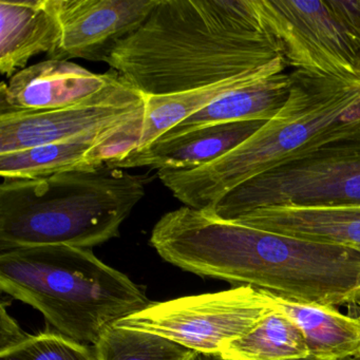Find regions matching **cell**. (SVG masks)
Masks as SVG:
<instances>
[{"label": "cell", "instance_id": "6da1fadb", "mask_svg": "<svg viewBox=\"0 0 360 360\" xmlns=\"http://www.w3.org/2000/svg\"><path fill=\"white\" fill-rule=\"evenodd\" d=\"M150 244L183 271L292 302L337 307L360 298V248L254 229L188 206L164 214Z\"/></svg>", "mask_w": 360, "mask_h": 360}, {"label": "cell", "instance_id": "7a4b0ae2", "mask_svg": "<svg viewBox=\"0 0 360 360\" xmlns=\"http://www.w3.org/2000/svg\"><path fill=\"white\" fill-rule=\"evenodd\" d=\"M254 0H159L105 63L146 96L216 85L283 60Z\"/></svg>", "mask_w": 360, "mask_h": 360}, {"label": "cell", "instance_id": "3957f363", "mask_svg": "<svg viewBox=\"0 0 360 360\" xmlns=\"http://www.w3.org/2000/svg\"><path fill=\"white\" fill-rule=\"evenodd\" d=\"M360 139V81L294 70L281 110L216 161L158 176L185 206L203 210L240 185L333 143Z\"/></svg>", "mask_w": 360, "mask_h": 360}, {"label": "cell", "instance_id": "277c9868", "mask_svg": "<svg viewBox=\"0 0 360 360\" xmlns=\"http://www.w3.org/2000/svg\"><path fill=\"white\" fill-rule=\"evenodd\" d=\"M148 176L119 168L75 170L0 185V250L91 248L119 237Z\"/></svg>", "mask_w": 360, "mask_h": 360}, {"label": "cell", "instance_id": "5b68a950", "mask_svg": "<svg viewBox=\"0 0 360 360\" xmlns=\"http://www.w3.org/2000/svg\"><path fill=\"white\" fill-rule=\"evenodd\" d=\"M0 288L41 311L60 334L91 347L107 328L153 302L90 248L69 245L1 252Z\"/></svg>", "mask_w": 360, "mask_h": 360}, {"label": "cell", "instance_id": "8992f818", "mask_svg": "<svg viewBox=\"0 0 360 360\" xmlns=\"http://www.w3.org/2000/svg\"><path fill=\"white\" fill-rule=\"evenodd\" d=\"M360 205V139L333 143L255 176L206 210L233 221L265 207Z\"/></svg>", "mask_w": 360, "mask_h": 360}, {"label": "cell", "instance_id": "52a82bcc", "mask_svg": "<svg viewBox=\"0 0 360 360\" xmlns=\"http://www.w3.org/2000/svg\"><path fill=\"white\" fill-rule=\"evenodd\" d=\"M276 309V299L252 286L151 302L115 326L151 333L197 353H221Z\"/></svg>", "mask_w": 360, "mask_h": 360}, {"label": "cell", "instance_id": "ba28073f", "mask_svg": "<svg viewBox=\"0 0 360 360\" xmlns=\"http://www.w3.org/2000/svg\"><path fill=\"white\" fill-rule=\"evenodd\" d=\"M265 30L279 43L288 67L360 81V41L328 1L254 0Z\"/></svg>", "mask_w": 360, "mask_h": 360}, {"label": "cell", "instance_id": "9c48e42d", "mask_svg": "<svg viewBox=\"0 0 360 360\" xmlns=\"http://www.w3.org/2000/svg\"><path fill=\"white\" fill-rule=\"evenodd\" d=\"M145 106L146 96L117 77L87 100L64 108L0 112V155L144 119Z\"/></svg>", "mask_w": 360, "mask_h": 360}, {"label": "cell", "instance_id": "30bf717a", "mask_svg": "<svg viewBox=\"0 0 360 360\" xmlns=\"http://www.w3.org/2000/svg\"><path fill=\"white\" fill-rule=\"evenodd\" d=\"M143 121L144 119L0 155V174L4 180H13L109 167L138 148Z\"/></svg>", "mask_w": 360, "mask_h": 360}, {"label": "cell", "instance_id": "8fae6325", "mask_svg": "<svg viewBox=\"0 0 360 360\" xmlns=\"http://www.w3.org/2000/svg\"><path fill=\"white\" fill-rule=\"evenodd\" d=\"M159 0H58L62 39L49 60L104 62L112 48L138 30Z\"/></svg>", "mask_w": 360, "mask_h": 360}, {"label": "cell", "instance_id": "7c38bea8", "mask_svg": "<svg viewBox=\"0 0 360 360\" xmlns=\"http://www.w3.org/2000/svg\"><path fill=\"white\" fill-rule=\"evenodd\" d=\"M115 71L94 73L69 60H48L26 67L0 88V112L64 108L87 100L117 79Z\"/></svg>", "mask_w": 360, "mask_h": 360}, {"label": "cell", "instance_id": "4fadbf2b", "mask_svg": "<svg viewBox=\"0 0 360 360\" xmlns=\"http://www.w3.org/2000/svg\"><path fill=\"white\" fill-rule=\"evenodd\" d=\"M267 121L216 124L162 136L148 146L136 149L109 167H149L151 169H193L207 165L237 148L254 136Z\"/></svg>", "mask_w": 360, "mask_h": 360}, {"label": "cell", "instance_id": "5bb4252c", "mask_svg": "<svg viewBox=\"0 0 360 360\" xmlns=\"http://www.w3.org/2000/svg\"><path fill=\"white\" fill-rule=\"evenodd\" d=\"M60 39L58 0H0V71L6 77L39 54L50 58Z\"/></svg>", "mask_w": 360, "mask_h": 360}, {"label": "cell", "instance_id": "9a60e30c", "mask_svg": "<svg viewBox=\"0 0 360 360\" xmlns=\"http://www.w3.org/2000/svg\"><path fill=\"white\" fill-rule=\"evenodd\" d=\"M231 222L300 239L360 248V205L265 207Z\"/></svg>", "mask_w": 360, "mask_h": 360}, {"label": "cell", "instance_id": "2e32d148", "mask_svg": "<svg viewBox=\"0 0 360 360\" xmlns=\"http://www.w3.org/2000/svg\"><path fill=\"white\" fill-rule=\"evenodd\" d=\"M286 68L288 65L283 58L266 68L239 75L216 85L168 96H146L142 134L136 149L148 146L166 132L229 92L286 72Z\"/></svg>", "mask_w": 360, "mask_h": 360}, {"label": "cell", "instance_id": "e0dca14e", "mask_svg": "<svg viewBox=\"0 0 360 360\" xmlns=\"http://www.w3.org/2000/svg\"><path fill=\"white\" fill-rule=\"evenodd\" d=\"M290 90V73L286 72L238 88L221 96L162 136H178L195 128L216 124L269 121L285 104Z\"/></svg>", "mask_w": 360, "mask_h": 360}, {"label": "cell", "instance_id": "ac0fdd59", "mask_svg": "<svg viewBox=\"0 0 360 360\" xmlns=\"http://www.w3.org/2000/svg\"><path fill=\"white\" fill-rule=\"evenodd\" d=\"M276 299V309L290 317L302 330L309 357L340 360L360 351V320L343 315L335 307L304 304Z\"/></svg>", "mask_w": 360, "mask_h": 360}, {"label": "cell", "instance_id": "d6986e66", "mask_svg": "<svg viewBox=\"0 0 360 360\" xmlns=\"http://www.w3.org/2000/svg\"><path fill=\"white\" fill-rule=\"evenodd\" d=\"M233 360H296L309 357L302 330L275 309L248 334L231 341L221 352Z\"/></svg>", "mask_w": 360, "mask_h": 360}, {"label": "cell", "instance_id": "ffe728a7", "mask_svg": "<svg viewBox=\"0 0 360 360\" xmlns=\"http://www.w3.org/2000/svg\"><path fill=\"white\" fill-rule=\"evenodd\" d=\"M100 360H189L193 352L151 333L112 326L94 345Z\"/></svg>", "mask_w": 360, "mask_h": 360}, {"label": "cell", "instance_id": "44dd1931", "mask_svg": "<svg viewBox=\"0 0 360 360\" xmlns=\"http://www.w3.org/2000/svg\"><path fill=\"white\" fill-rule=\"evenodd\" d=\"M0 360H100L96 347L83 345L60 333L30 335L5 353Z\"/></svg>", "mask_w": 360, "mask_h": 360}, {"label": "cell", "instance_id": "7402d4cb", "mask_svg": "<svg viewBox=\"0 0 360 360\" xmlns=\"http://www.w3.org/2000/svg\"><path fill=\"white\" fill-rule=\"evenodd\" d=\"M30 335L25 333L18 322L9 315L5 303L1 304L0 313V354L10 351L24 342Z\"/></svg>", "mask_w": 360, "mask_h": 360}, {"label": "cell", "instance_id": "603a6c76", "mask_svg": "<svg viewBox=\"0 0 360 360\" xmlns=\"http://www.w3.org/2000/svg\"><path fill=\"white\" fill-rule=\"evenodd\" d=\"M189 360H233L224 357L221 353H197L193 352Z\"/></svg>", "mask_w": 360, "mask_h": 360}, {"label": "cell", "instance_id": "cb8c5ba5", "mask_svg": "<svg viewBox=\"0 0 360 360\" xmlns=\"http://www.w3.org/2000/svg\"><path fill=\"white\" fill-rule=\"evenodd\" d=\"M353 307H356V314L354 317L357 318V319L360 320V298L354 303Z\"/></svg>", "mask_w": 360, "mask_h": 360}, {"label": "cell", "instance_id": "d4e9b609", "mask_svg": "<svg viewBox=\"0 0 360 360\" xmlns=\"http://www.w3.org/2000/svg\"><path fill=\"white\" fill-rule=\"evenodd\" d=\"M296 360H315V359H311V358H302V359H296ZM340 360H356L354 357H349V358H345V359H340Z\"/></svg>", "mask_w": 360, "mask_h": 360}, {"label": "cell", "instance_id": "484cf974", "mask_svg": "<svg viewBox=\"0 0 360 360\" xmlns=\"http://www.w3.org/2000/svg\"><path fill=\"white\" fill-rule=\"evenodd\" d=\"M354 358H355L356 360H360V351L359 353L357 354V355L354 356Z\"/></svg>", "mask_w": 360, "mask_h": 360}]
</instances>
